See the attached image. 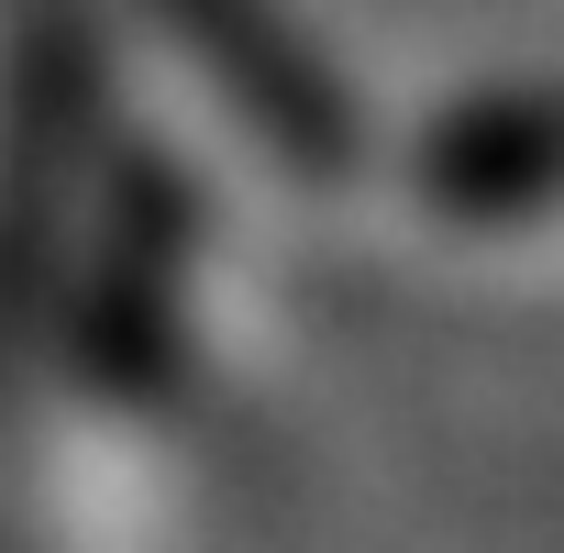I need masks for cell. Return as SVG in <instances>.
I'll use <instances>...</instances> for the list:
<instances>
[{"label": "cell", "mask_w": 564, "mask_h": 553, "mask_svg": "<svg viewBox=\"0 0 564 553\" xmlns=\"http://www.w3.org/2000/svg\"><path fill=\"white\" fill-rule=\"evenodd\" d=\"M421 188L454 221H531L564 199V89H498L465 100L421 144Z\"/></svg>", "instance_id": "2"}, {"label": "cell", "mask_w": 564, "mask_h": 553, "mask_svg": "<svg viewBox=\"0 0 564 553\" xmlns=\"http://www.w3.org/2000/svg\"><path fill=\"white\" fill-rule=\"evenodd\" d=\"M177 45L199 56V78L289 155L300 177H333L355 166V100L333 89V67L289 34V12L276 0H166Z\"/></svg>", "instance_id": "1"}]
</instances>
